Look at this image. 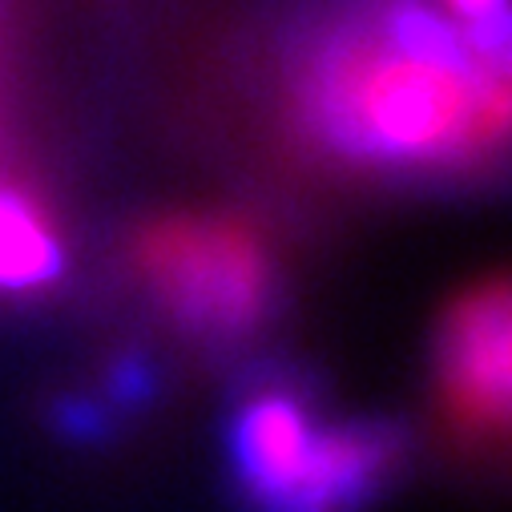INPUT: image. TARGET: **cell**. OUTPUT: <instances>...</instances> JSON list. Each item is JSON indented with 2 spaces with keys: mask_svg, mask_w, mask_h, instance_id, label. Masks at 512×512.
Returning a JSON list of instances; mask_svg holds the SVG:
<instances>
[{
  "mask_svg": "<svg viewBox=\"0 0 512 512\" xmlns=\"http://www.w3.org/2000/svg\"><path fill=\"white\" fill-rule=\"evenodd\" d=\"M432 375L444 428L472 452L500 448L512 408V299L504 275L464 287L444 307Z\"/></svg>",
  "mask_w": 512,
  "mask_h": 512,
  "instance_id": "obj_4",
  "label": "cell"
},
{
  "mask_svg": "<svg viewBox=\"0 0 512 512\" xmlns=\"http://www.w3.org/2000/svg\"><path fill=\"white\" fill-rule=\"evenodd\" d=\"M283 85L295 134L359 174L472 178L508 142V45L444 0H327L295 33Z\"/></svg>",
  "mask_w": 512,
  "mask_h": 512,
  "instance_id": "obj_1",
  "label": "cell"
},
{
  "mask_svg": "<svg viewBox=\"0 0 512 512\" xmlns=\"http://www.w3.org/2000/svg\"><path fill=\"white\" fill-rule=\"evenodd\" d=\"M125 267L158 319L206 355L259 343L287 307V267L250 214L166 210L125 242Z\"/></svg>",
  "mask_w": 512,
  "mask_h": 512,
  "instance_id": "obj_3",
  "label": "cell"
},
{
  "mask_svg": "<svg viewBox=\"0 0 512 512\" xmlns=\"http://www.w3.org/2000/svg\"><path fill=\"white\" fill-rule=\"evenodd\" d=\"M412 460L383 412L339 416L295 363H250L222 416V480L242 512H371Z\"/></svg>",
  "mask_w": 512,
  "mask_h": 512,
  "instance_id": "obj_2",
  "label": "cell"
},
{
  "mask_svg": "<svg viewBox=\"0 0 512 512\" xmlns=\"http://www.w3.org/2000/svg\"><path fill=\"white\" fill-rule=\"evenodd\" d=\"M61 271L65 246L49 210L29 190L0 182V295H33Z\"/></svg>",
  "mask_w": 512,
  "mask_h": 512,
  "instance_id": "obj_5",
  "label": "cell"
}]
</instances>
